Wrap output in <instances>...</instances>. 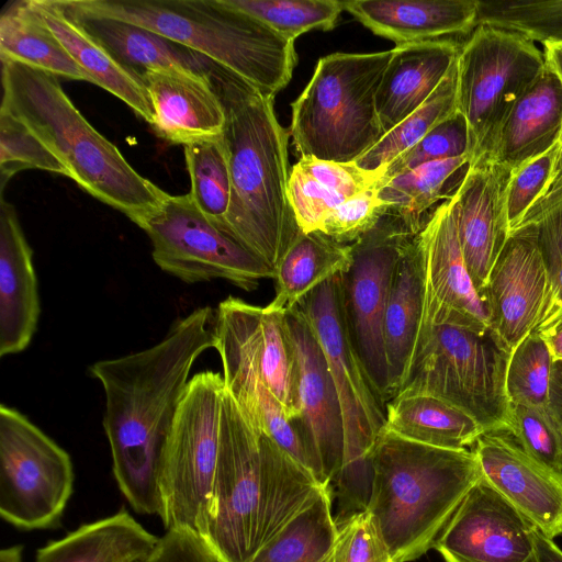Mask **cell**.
Listing matches in <instances>:
<instances>
[{
    "label": "cell",
    "instance_id": "43",
    "mask_svg": "<svg viewBox=\"0 0 562 562\" xmlns=\"http://www.w3.org/2000/svg\"><path fill=\"white\" fill-rule=\"evenodd\" d=\"M525 224L536 227L549 279V299L540 326L562 311V192L537 203L519 226Z\"/></svg>",
    "mask_w": 562,
    "mask_h": 562
},
{
    "label": "cell",
    "instance_id": "37",
    "mask_svg": "<svg viewBox=\"0 0 562 562\" xmlns=\"http://www.w3.org/2000/svg\"><path fill=\"white\" fill-rule=\"evenodd\" d=\"M183 146L191 182V200L204 214L224 225L232 188L228 157L222 135Z\"/></svg>",
    "mask_w": 562,
    "mask_h": 562
},
{
    "label": "cell",
    "instance_id": "27",
    "mask_svg": "<svg viewBox=\"0 0 562 562\" xmlns=\"http://www.w3.org/2000/svg\"><path fill=\"white\" fill-rule=\"evenodd\" d=\"M68 14L122 66L142 76L151 69H187L211 75L220 65L143 26L93 15L57 0Z\"/></svg>",
    "mask_w": 562,
    "mask_h": 562
},
{
    "label": "cell",
    "instance_id": "21",
    "mask_svg": "<svg viewBox=\"0 0 562 562\" xmlns=\"http://www.w3.org/2000/svg\"><path fill=\"white\" fill-rule=\"evenodd\" d=\"M507 178L503 169L484 160L469 166L452 195L461 251L481 297L510 235L504 194Z\"/></svg>",
    "mask_w": 562,
    "mask_h": 562
},
{
    "label": "cell",
    "instance_id": "11",
    "mask_svg": "<svg viewBox=\"0 0 562 562\" xmlns=\"http://www.w3.org/2000/svg\"><path fill=\"white\" fill-rule=\"evenodd\" d=\"M149 237L153 259L165 272L192 284L223 279L256 290L276 272L221 222L204 214L190 194H165L136 223Z\"/></svg>",
    "mask_w": 562,
    "mask_h": 562
},
{
    "label": "cell",
    "instance_id": "44",
    "mask_svg": "<svg viewBox=\"0 0 562 562\" xmlns=\"http://www.w3.org/2000/svg\"><path fill=\"white\" fill-rule=\"evenodd\" d=\"M470 148L468 123L457 110L429 131L416 145L390 162L381 171L379 181H385L427 162L470 156Z\"/></svg>",
    "mask_w": 562,
    "mask_h": 562
},
{
    "label": "cell",
    "instance_id": "34",
    "mask_svg": "<svg viewBox=\"0 0 562 562\" xmlns=\"http://www.w3.org/2000/svg\"><path fill=\"white\" fill-rule=\"evenodd\" d=\"M331 487L269 540L250 562H334L336 525Z\"/></svg>",
    "mask_w": 562,
    "mask_h": 562
},
{
    "label": "cell",
    "instance_id": "47",
    "mask_svg": "<svg viewBox=\"0 0 562 562\" xmlns=\"http://www.w3.org/2000/svg\"><path fill=\"white\" fill-rule=\"evenodd\" d=\"M335 525L334 562H395L367 509L336 518Z\"/></svg>",
    "mask_w": 562,
    "mask_h": 562
},
{
    "label": "cell",
    "instance_id": "7",
    "mask_svg": "<svg viewBox=\"0 0 562 562\" xmlns=\"http://www.w3.org/2000/svg\"><path fill=\"white\" fill-rule=\"evenodd\" d=\"M296 307L312 326L331 374L344 423V454L331 482L340 518L366 510L373 470L371 454L386 420V403L374 386L350 339L341 274L308 293Z\"/></svg>",
    "mask_w": 562,
    "mask_h": 562
},
{
    "label": "cell",
    "instance_id": "26",
    "mask_svg": "<svg viewBox=\"0 0 562 562\" xmlns=\"http://www.w3.org/2000/svg\"><path fill=\"white\" fill-rule=\"evenodd\" d=\"M561 135L562 85L546 66L512 110L484 160L509 175L557 145Z\"/></svg>",
    "mask_w": 562,
    "mask_h": 562
},
{
    "label": "cell",
    "instance_id": "35",
    "mask_svg": "<svg viewBox=\"0 0 562 562\" xmlns=\"http://www.w3.org/2000/svg\"><path fill=\"white\" fill-rule=\"evenodd\" d=\"M470 156L427 162L385 181H378L379 199L401 215L414 232L424 226L423 215L439 200L450 199L448 184L453 176L469 167Z\"/></svg>",
    "mask_w": 562,
    "mask_h": 562
},
{
    "label": "cell",
    "instance_id": "40",
    "mask_svg": "<svg viewBox=\"0 0 562 562\" xmlns=\"http://www.w3.org/2000/svg\"><path fill=\"white\" fill-rule=\"evenodd\" d=\"M225 2L261 21L281 36L295 41L312 31L333 30L342 2L338 0H225Z\"/></svg>",
    "mask_w": 562,
    "mask_h": 562
},
{
    "label": "cell",
    "instance_id": "4",
    "mask_svg": "<svg viewBox=\"0 0 562 562\" xmlns=\"http://www.w3.org/2000/svg\"><path fill=\"white\" fill-rule=\"evenodd\" d=\"M367 510L395 562H412L435 542L468 492L481 480L470 449H443L383 428L372 454Z\"/></svg>",
    "mask_w": 562,
    "mask_h": 562
},
{
    "label": "cell",
    "instance_id": "45",
    "mask_svg": "<svg viewBox=\"0 0 562 562\" xmlns=\"http://www.w3.org/2000/svg\"><path fill=\"white\" fill-rule=\"evenodd\" d=\"M560 142L542 155L509 172L505 184V205L510 233L547 194L552 183Z\"/></svg>",
    "mask_w": 562,
    "mask_h": 562
},
{
    "label": "cell",
    "instance_id": "3",
    "mask_svg": "<svg viewBox=\"0 0 562 562\" xmlns=\"http://www.w3.org/2000/svg\"><path fill=\"white\" fill-rule=\"evenodd\" d=\"M210 78L225 112L232 189L224 225L276 272L301 232L288 198L289 133L277 119L273 95L222 66Z\"/></svg>",
    "mask_w": 562,
    "mask_h": 562
},
{
    "label": "cell",
    "instance_id": "14",
    "mask_svg": "<svg viewBox=\"0 0 562 562\" xmlns=\"http://www.w3.org/2000/svg\"><path fill=\"white\" fill-rule=\"evenodd\" d=\"M414 232L387 209L351 246V263L341 273L342 305L348 331L363 367L390 401L389 372L383 341V317L393 272Z\"/></svg>",
    "mask_w": 562,
    "mask_h": 562
},
{
    "label": "cell",
    "instance_id": "54",
    "mask_svg": "<svg viewBox=\"0 0 562 562\" xmlns=\"http://www.w3.org/2000/svg\"><path fill=\"white\" fill-rule=\"evenodd\" d=\"M533 562H562V550L536 529Z\"/></svg>",
    "mask_w": 562,
    "mask_h": 562
},
{
    "label": "cell",
    "instance_id": "28",
    "mask_svg": "<svg viewBox=\"0 0 562 562\" xmlns=\"http://www.w3.org/2000/svg\"><path fill=\"white\" fill-rule=\"evenodd\" d=\"M31 3L68 54L92 77L94 85L117 97L153 126L154 109L142 77L115 60L57 0H31Z\"/></svg>",
    "mask_w": 562,
    "mask_h": 562
},
{
    "label": "cell",
    "instance_id": "24",
    "mask_svg": "<svg viewBox=\"0 0 562 562\" xmlns=\"http://www.w3.org/2000/svg\"><path fill=\"white\" fill-rule=\"evenodd\" d=\"M460 48L453 40L439 38L392 49L375 95L384 134L428 100L457 61Z\"/></svg>",
    "mask_w": 562,
    "mask_h": 562
},
{
    "label": "cell",
    "instance_id": "57",
    "mask_svg": "<svg viewBox=\"0 0 562 562\" xmlns=\"http://www.w3.org/2000/svg\"><path fill=\"white\" fill-rule=\"evenodd\" d=\"M23 546L15 544L0 551V562H22Z\"/></svg>",
    "mask_w": 562,
    "mask_h": 562
},
{
    "label": "cell",
    "instance_id": "38",
    "mask_svg": "<svg viewBox=\"0 0 562 562\" xmlns=\"http://www.w3.org/2000/svg\"><path fill=\"white\" fill-rule=\"evenodd\" d=\"M258 359L262 380L282 406L289 422L299 418L295 360L284 313L261 307L258 323Z\"/></svg>",
    "mask_w": 562,
    "mask_h": 562
},
{
    "label": "cell",
    "instance_id": "51",
    "mask_svg": "<svg viewBox=\"0 0 562 562\" xmlns=\"http://www.w3.org/2000/svg\"><path fill=\"white\" fill-rule=\"evenodd\" d=\"M147 562H224L194 530L172 528L159 537Z\"/></svg>",
    "mask_w": 562,
    "mask_h": 562
},
{
    "label": "cell",
    "instance_id": "36",
    "mask_svg": "<svg viewBox=\"0 0 562 562\" xmlns=\"http://www.w3.org/2000/svg\"><path fill=\"white\" fill-rule=\"evenodd\" d=\"M457 108V61L428 100L386 132L355 162L369 172H379L416 145L429 131L449 117Z\"/></svg>",
    "mask_w": 562,
    "mask_h": 562
},
{
    "label": "cell",
    "instance_id": "42",
    "mask_svg": "<svg viewBox=\"0 0 562 562\" xmlns=\"http://www.w3.org/2000/svg\"><path fill=\"white\" fill-rule=\"evenodd\" d=\"M24 169H41L70 178L67 167L52 149L22 120L1 106V193L7 181Z\"/></svg>",
    "mask_w": 562,
    "mask_h": 562
},
{
    "label": "cell",
    "instance_id": "6",
    "mask_svg": "<svg viewBox=\"0 0 562 562\" xmlns=\"http://www.w3.org/2000/svg\"><path fill=\"white\" fill-rule=\"evenodd\" d=\"M78 11L133 23L182 44L276 95L292 78L294 42L225 0H63Z\"/></svg>",
    "mask_w": 562,
    "mask_h": 562
},
{
    "label": "cell",
    "instance_id": "22",
    "mask_svg": "<svg viewBox=\"0 0 562 562\" xmlns=\"http://www.w3.org/2000/svg\"><path fill=\"white\" fill-rule=\"evenodd\" d=\"M210 76L177 68L140 76L154 109L151 127L160 138L186 145L222 135L224 106Z\"/></svg>",
    "mask_w": 562,
    "mask_h": 562
},
{
    "label": "cell",
    "instance_id": "5",
    "mask_svg": "<svg viewBox=\"0 0 562 562\" xmlns=\"http://www.w3.org/2000/svg\"><path fill=\"white\" fill-rule=\"evenodd\" d=\"M1 106L22 120L64 162L70 179L136 223L166 192L140 176L83 117L57 76L1 59Z\"/></svg>",
    "mask_w": 562,
    "mask_h": 562
},
{
    "label": "cell",
    "instance_id": "29",
    "mask_svg": "<svg viewBox=\"0 0 562 562\" xmlns=\"http://www.w3.org/2000/svg\"><path fill=\"white\" fill-rule=\"evenodd\" d=\"M424 304L418 233L406 245L393 272L383 317V341L390 401L396 394L413 356Z\"/></svg>",
    "mask_w": 562,
    "mask_h": 562
},
{
    "label": "cell",
    "instance_id": "10",
    "mask_svg": "<svg viewBox=\"0 0 562 562\" xmlns=\"http://www.w3.org/2000/svg\"><path fill=\"white\" fill-rule=\"evenodd\" d=\"M546 68L524 36L477 25L457 59V108L470 132V166L491 151L512 110Z\"/></svg>",
    "mask_w": 562,
    "mask_h": 562
},
{
    "label": "cell",
    "instance_id": "13",
    "mask_svg": "<svg viewBox=\"0 0 562 562\" xmlns=\"http://www.w3.org/2000/svg\"><path fill=\"white\" fill-rule=\"evenodd\" d=\"M68 452L26 416L0 406V515L22 530L54 528L74 492Z\"/></svg>",
    "mask_w": 562,
    "mask_h": 562
},
{
    "label": "cell",
    "instance_id": "56",
    "mask_svg": "<svg viewBox=\"0 0 562 562\" xmlns=\"http://www.w3.org/2000/svg\"><path fill=\"white\" fill-rule=\"evenodd\" d=\"M560 192H562V135L560 138L559 155H558L554 177H553V180H552L549 191L540 201H542L549 196H552L554 194H558Z\"/></svg>",
    "mask_w": 562,
    "mask_h": 562
},
{
    "label": "cell",
    "instance_id": "46",
    "mask_svg": "<svg viewBox=\"0 0 562 562\" xmlns=\"http://www.w3.org/2000/svg\"><path fill=\"white\" fill-rule=\"evenodd\" d=\"M512 435L521 448L554 470L562 471V434L549 409L513 404Z\"/></svg>",
    "mask_w": 562,
    "mask_h": 562
},
{
    "label": "cell",
    "instance_id": "33",
    "mask_svg": "<svg viewBox=\"0 0 562 562\" xmlns=\"http://www.w3.org/2000/svg\"><path fill=\"white\" fill-rule=\"evenodd\" d=\"M0 57L55 76L94 83L48 29L31 0L14 1L2 12Z\"/></svg>",
    "mask_w": 562,
    "mask_h": 562
},
{
    "label": "cell",
    "instance_id": "58",
    "mask_svg": "<svg viewBox=\"0 0 562 562\" xmlns=\"http://www.w3.org/2000/svg\"><path fill=\"white\" fill-rule=\"evenodd\" d=\"M135 562H147V559H145V560H138V561H135Z\"/></svg>",
    "mask_w": 562,
    "mask_h": 562
},
{
    "label": "cell",
    "instance_id": "12",
    "mask_svg": "<svg viewBox=\"0 0 562 562\" xmlns=\"http://www.w3.org/2000/svg\"><path fill=\"white\" fill-rule=\"evenodd\" d=\"M225 383L206 370L190 379L164 449L160 519L166 528L196 531L211 492L218 448Z\"/></svg>",
    "mask_w": 562,
    "mask_h": 562
},
{
    "label": "cell",
    "instance_id": "41",
    "mask_svg": "<svg viewBox=\"0 0 562 562\" xmlns=\"http://www.w3.org/2000/svg\"><path fill=\"white\" fill-rule=\"evenodd\" d=\"M553 358L537 330L513 350L506 374L509 402L549 409V384Z\"/></svg>",
    "mask_w": 562,
    "mask_h": 562
},
{
    "label": "cell",
    "instance_id": "15",
    "mask_svg": "<svg viewBox=\"0 0 562 562\" xmlns=\"http://www.w3.org/2000/svg\"><path fill=\"white\" fill-rule=\"evenodd\" d=\"M261 306L228 296L215 310V348L223 379L249 424L270 436L322 485L323 476L294 423L265 384L258 359V323ZM326 486V485H325Z\"/></svg>",
    "mask_w": 562,
    "mask_h": 562
},
{
    "label": "cell",
    "instance_id": "23",
    "mask_svg": "<svg viewBox=\"0 0 562 562\" xmlns=\"http://www.w3.org/2000/svg\"><path fill=\"white\" fill-rule=\"evenodd\" d=\"M41 314L37 278L15 209L0 206V356L26 349Z\"/></svg>",
    "mask_w": 562,
    "mask_h": 562
},
{
    "label": "cell",
    "instance_id": "48",
    "mask_svg": "<svg viewBox=\"0 0 562 562\" xmlns=\"http://www.w3.org/2000/svg\"><path fill=\"white\" fill-rule=\"evenodd\" d=\"M288 198L301 232H319L326 216L346 199L303 171L291 167Z\"/></svg>",
    "mask_w": 562,
    "mask_h": 562
},
{
    "label": "cell",
    "instance_id": "18",
    "mask_svg": "<svg viewBox=\"0 0 562 562\" xmlns=\"http://www.w3.org/2000/svg\"><path fill=\"white\" fill-rule=\"evenodd\" d=\"M482 299L490 327L510 352L537 329L549 299V279L533 224L510 233L490 271Z\"/></svg>",
    "mask_w": 562,
    "mask_h": 562
},
{
    "label": "cell",
    "instance_id": "39",
    "mask_svg": "<svg viewBox=\"0 0 562 562\" xmlns=\"http://www.w3.org/2000/svg\"><path fill=\"white\" fill-rule=\"evenodd\" d=\"M477 25L513 32L542 45L562 41V0H477Z\"/></svg>",
    "mask_w": 562,
    "mask_h": 562
},
{
    "label": "cell",
    "instance_id": "53",
    "mask_svg": "<svg viewBox=\"0 0 562 562\" xmlns=\"http://www.w3.org/2000/svg\"><path fill=\"white\" fill-rule=\"evenodd\" d=\"M536 330L547 344L553 361L562 360V311Z\"/></svg>",
    "mask_w": 562,
    "mask_h": 562
},
{
    "label": "cell",
    "instance_id": "55",
    "mask_svg": "<svg viewBox=\"0 0 562 562\" xmlns=\"http://www.w3.org/2000/svg\"><path fill=\"white\" fill-rule=\"evenodd\" d=\"M546 66L554 74L562 85V41L543 44Z\"/></svg>",
    "mask_w": 562,
    "mask_h": 562
},
{
    "label": "cell",
    "instance_id": "1",
    "mask_svg": "<svg viewBox=\"0 0 562 562\" xmlns=\"http://www.w3.org/2000/svg\"><path fill=\"white\" fill-rule=\"evenodd\" d=\"M214 319L213 308L199 307L156 345L89 368L105 396L113 476L138 514L160 515L164 449L194 362L215 348Z\"/></svg>",
    "mask_w": 562,
    "mask_h": 562
},
{
    "label": "cell",
    "instance_id": "25",
    "mask_svg": "<svg viewBox=\"0 0 562 562\" xmlns=\"http://www.w3.org/2000/svg\"><path fill=\"white\" fill-rule=\"evenodd\" d=\"M342 9L396 45L472 33L477 0H347Z\"/></svg>",
    "mask_w": 562,
    "mask_h": 562
},
{
    "label": "cell",
    "instance_id": "8",
    "mask_svg": "<svg viewBox=\"0 0 562 562\" xmlns=\"http://www.w3.org/2000/svg\"><path fill=\"white\" fill-rule=\"evenodd\" d=\"M392 49L334 53L318 59L291 104L290 135L300 157L355 162L384 135L375 95Z\"/></svg>",
    "mask_w": 562,
    "mask_h": 562
},
{
    "label": "cell",
    "instance_id": "17",
    "mask_svg": "<svg viewBox=\"0 0 562 562\" xmlns=\"http://www.w3.org/2000/svg\"><path fill=\"white\" fill-rule=\"evenodd\" d=\"M295 360L299 418L294 423L325 484L339 472L344 454V423L338 394L317 337L295 306L284 312Z\"/></svg>",
    "mask_w": 562,
    "mask_h": 562
},
{
    "label": "cell",
    "instance_id": "31",
    "mask_svg": "<svg viewBox=\"0 0 562 562\" xmlns=\"http://www.w3.org/2000/svg\"><path fill=\"white\" fill-rule=\"evenodd\" d=\"M350 263V244L322 232H300L276 269V294L266 307L283 313L292 310L316 288L346 272Z\"/></svg>",
    "mask_w": 562,
    "mask_h": 562
},
{
    "label": "cell",
    "instance_id": "32",
    "mask_svg": "<svg viewBox=\"0 0 562 562\" xmlns=\"http://www.w3.org/2000/svg\"><path fill=\"white\" fill-rule=\"evenodd\" d=\"M385 429L423 445L468 449L484 432L480 424L458 407L437 397L415 394L386 403Z\"/></svg>",
    "mask_w": 562,
    "mask_h": 562
},
{
    "label": "cell",
    "instance_id": "2",
    "mask_svg": "<svg viewBox=\"0 0 562 562\" xmlns=\"http://www.w3.org/2000/svg\"><path fill=\"white\" fill-rule=\"evenodd\" d=\"M324 487L249 424L225 387L215 473L196 519V532L217 555L250 562Z\"/></svg>",
    "mask_w": 562,
    "mask_h": 562
},
{
    "label": "cell",
    "instance_id": "52",
    "mask_svg": "<svg viewBox=\"0 0 562 562\" xmlns=\"http://www.w3.org/2000/svg\"><path fill=\"white\" fill-rule=\"evenodd\" d=\"M549 412L562 434V360L552 363L549 384Z\"/></svg>",
    "mask_w": 562,
    "mask_h": 562
},
{
    "label": "cell",
    "instance_id": "16",
    "mask_svg": "<svg viewBox=\"0 0 562 562\" xmlns=\"http://www.w3.org/2000/svg\"><path fill=\"white\" fill-rule=\"evenodd\" d=\"M418 241L424 304L417 340L426 329L436 325L475 331L488 329L485 302L474 288L461 251L452 196L430 214L418 232Z\"/></svg>",
    "mask_w": 562,
    "mask_h": 562
},
{
    "label": "cell",
    "instance_id": "9",
    "mask_svg": "<svg viewBox=\"0 0 562 562\" xmlns=\"http://www.w3.org/2000/svg\"><path fill=\"white\" fill-rule=\"evenodd\" d=\"M510 355L491 327L475 331L451 325L431 326L418 338L394 397L434 396L470 415L484 431L512 432L506 392Z\"/></svg>",
    "mask_w": 562,
    "mask_h": 562
},
{
    "label": "cell",
    "instance_id": "19",
    "mask_svg": "<svg viewBox=\"0 0 562 562\" xmlns=\"http://www.w3.org/2000/svg\"><path fill=\"white\" fill-rule=\"evenodd\" d=\"M434 548L446 562H533L535 528L481 477Z\"/></svg>",
    "mask_w": 562,
    "mask_h": 562
},
{
    "label": "cell",
    "instance_id": "49",
    "mask_svg": "<svg viewBox=\"0 0 562 562\" xmlns=\"http://www.w3.org/2000/svg\"><path fill=\"white\" fill-rule=\"evenodd\" d=\"M387 210L373 187L346 199L324 220L321 231L341 244H352Z\"/></svg>",
    "mask_w": 562,
    "mask_h": 562
},
{
    "label": "cell",
    "instance_id": "20",
    "mask_svg": "<svg viewBox=\"0 0 562 562\" xmlns=\"http://www.w3.org/2000/svg\"><path fill=\"white\" fill-rule=\"evenodd\" d=\"M482 479L543 536H562V471L526 452L507 431H484L471 449Z\"/></svg>",
    "mask_w": 562,
    "mask_h": 562
},
{
    "label": "cell",
    "instance_id": "50",
    "mask_svg": "<svg viewBox=\"0 0 562 562\" xmlns=\"http://www.w3.org/2000/svg\"><path fill=\"white\" fill-rule=\"evenodd\" d=\"M296 165L315 180L345 199L352 198L376 186L379 172H369L356 162H336L315 157H300Z\"/></svg>",
    "mask_w": 562,
    "mask_h": 562
},
{
    "label": "cell",
    "instance_id": "30",
    "mask_svg": "<svg viewBox=\"0 0 562 562\" xmlns=\"http://www.w3.org/2000/svg\"><path fill=\"white\" fill-rule=\"evenodd\" d=\"M158 540L121 508L40 548L35 562H135L148 559Z\"/></svg>",
    "mask_w": 562,
    "mask_h": 562
}]
</instances>
